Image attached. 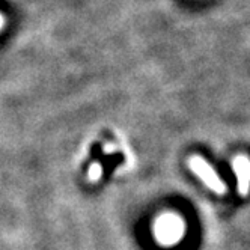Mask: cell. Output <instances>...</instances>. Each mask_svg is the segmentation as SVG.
I'll return each instance as SVG.
<instances>
[{
	"label": "cell",
	"mask_w": 250,
	"mask_h": 250,
	"mask_svg": "<svg viewBox=\"0 0 250 250\" xmlns=\"http://www.w3.org/2000/svg\"><path fill=\"white\" fill-rule=\"evenodd\" d=\"M190 169L196 173V176L202 180L207 187H209L212 191H216L217 194H225L226 193V186L225 183L219 178V175L214 172V169L205 162L201 157H191L188 162Z\"/></svg>",
	"instance_id": "obj_2"
},
{
	"label": "cell",
	"mask_w": 250,
	"mask_h": 250,
	"mask_svg": "<svg viewBox=\"0 0 250 250\" xmlns=\"http://www.w3.org/2000/svg\"><path fill=\"white\" fill-rule=\"evenodd\" d=\"M2 26H3V17L0 14V29H2Z\"/></svg>",
	"instance_id": "obj_5"
},
{
	"label": "cell",
	"mask_w": 250,
	"mask_h": 250,
	"mask_svg": "<svg viewBox=\"0 0 250 250\" xmlns=\"http://www.w3.org/2000/svg\"><path fill=\"white\" fill-rule=\"evenodd\" d=\"M232 167H234L237 181H238V190L241 193V196H247L249 191V178H250V165L247 157H237L232 163Z\"/></svg>",
	"instance_id": "obj_3"
},
{
	"label": "cell",
	"mask_w": 250,
	"mask_h": 250,
	"mask_svg": "<svg viewBox=\"0 0 250 250\" xmlns=\"http://www.w3.org/2000/svg\"><path fill=\"white\" fill-rule=\"evenodd\" d=\"M101 173H103V167H101V165L100 163H94L92 166H91V169H89V180L91 181H98L100 178H101Z\"/></svg>",
	"instance_id": "obj_4"
},
{
	"label": "cell",
	"mask_w": 250,
	"mask_h": 250,
	"mask_svg": "<svg viewBox=\"0 0 250 250\" xmlns=\"http://www.w3.org/2000/svg\"><path fill=\"white\" fill-rule=\"evenodd\" d=\"M184 222L181 217H178L176 214H165V216L158 217L154 234L158 243L163 246H172L180 241L184 237Z\"/></svg>",
	"instance_id": "obj_1"
}]
</instances>
